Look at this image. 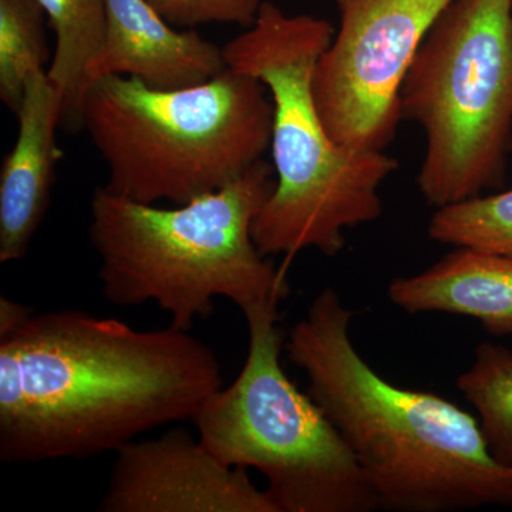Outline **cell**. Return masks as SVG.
Returning a JSON list of instances; mask_svg holds the SVG:
<instances>
[{
    "mask_svg": "<svg viewBox=\"0 0 512 512\" xmlns=\"http://www.w3.org/2000/svg\"><path fill=\"white\" fill-rule=\"evenodd\" d=\"M77 123L107 165V191L181 205L227 187L264 160L274 103L264 83L229 67L175 90L104 76L84 93Z\"/></svg>",
    "mask_w": 512,
    "mask_h": 512,
    "instance_id": "obj_5",
    "label": "cell"
},
{
    "mask_svg": "<svg viewBox=\"0 0 512 512\" xmlns=\"http://www.w3.org/2000/svg\"><path fill=\"white\" fill-rule=\"evenodd\" d=\"M227 67L222 47L195 30L175 29L147 0H106L94 80L133 77L153 89L175 90L208 82Z\"/></svg>",
    "mask_w": 512,
    "mask_h": 512,
    "instance_id": "obj_11",
    "label": "cell"
},
{
    "mask_svg": "<svg viewBox=\"0 0 512 512\" xmlns=\"http://www.w3.org/2000/svg\"><path fill=\"white\" fill-rule=\"evenodd\" d=\"M456 384L476 409L491 454L512 466V350L480 343L473 363Z\"/></svg>",
    "mask_w": 512,
    "mask_h": 512,
    "instance_id": "obj_14",
    "label": "cell"
},
{
    "mask_svg": "<svg viewBox=\"0 0 512 512\" xmlns=\"http://www.w3.org/2000/svg\"><path fill=\"white\" fill-rule=\"evenodd\" d=\"M279 305L245 312L248 355L192 419L198 439L232 467L255 468L278 512H370L379 498L342 434L286 375Z\"/></svg>",
    "mask_w": 512,
    "mask_h": 512,
    "instance_id": "obj_7",
    "label": "cell"
},
{
    "mask_svg": "<svg viewBox=\"0 0 512 512\" xmlns=\"http://www.w3.org/2000/svg\"><path fill=\"white\" fill-rule=\"evenodd\" d=\"M116 454L100 512H278L247 468L228 466L183 427Z\"/></svg>",
    "mask_w": 512,
    "mask_h": 512,
    "instance_id": "obj_9",
    "label": "cell"
},
{
    "mask_svg": "<svg viewBox=\"0 0 512 512\" xmlns=\"http://www.w3.org/2000/svg\"><path fill=\"white\" fill-rule=\"evenodd\" d=\"M222 386L220 360L190 330L33 313L0 338V460L116 453L147 431L194 419Z\"/></svg>",
    "mask_w": 512,
    "mask_h": 512,
    "instance_id": "obj_1",
    "label": "cell"
},
{
    "mask_svg": "<svg viewBox=\"0 0 512 512\" xmlns=\"http://www.w3.org/2000/svg\"><path fill=\"white\" fill-rule=\"evenodd\" d=\"M355 312L322 289L285 342L309 394L342 434L379 498L400 512L512 508V466L491 454L480 420L433 392L387 382L357 352Z\"/></svg>",
    "mask_w": 512,
    "mask_h": 512,
    "instance_id": "obj_2",
    "label": "cell"
},
{
    "mask_svg": "<svg viewBox=\"0 0 512 512\" xmlns=\"http://www.w3.org/2000/svg\"><path fill=\"white\" fill-rule=\"evenodd\" d=\"M456 0H338L339 28L319 57L313 97L330 137L384 151L396 138L400 87L417 50Z\"/></svg>",
    "mask_w": 512,
    "mask_h": 512,
    "instance_id": "obj_8",
    "label": "cell"
},
{
    "mask_svg": "<svg viewBox=\"0 0 512 512\" xmlns=\"http://www.w3.org/2000/svg\"><path fill=\"white\" fill-rule=\"evenodd\" d=\"M56 36V49L47 76L64 101V120L77 123L84 93L106 33V0H39Z\"/></svg>",
    "mask_w": 512,
    "mask_h": 512,
    "instance_id": "obj_13",
    "label": "cell"
},
{
    "mask_svg": "<svg viewBox=\"0 0 512 512\" xmlns=\"http://www.w3.org/2000/svg\"><path fill=\"white\" fill-rule=\"evenodd\" d=\"M170 25L194 29L208 23L252 26L262 0H147Z\"/></svg>",
    "mask_w": 512,
    "mask_h": 512,
    "instance_id": "obj_17",
    "label": "cell"
},
{
    "mask_svg": "<svg viewBox=\"0 0 512 512\" xmlns=\"http://www.w3.org/2000/svg\"><path fill=\"white\" fill-rule=\"evenodd\" d=\"M33 316L32 309L13 299L0 298V338L22 328Z\"/></svg>",
    "mask_w": 512,
    "mask_h": 512,
    "instance_id": "obj_18",
    "label": "cell"
},
{
    "mask_svg": "<svg viewBox=\"0 0 512 512\" xmlns=\"http://www.w3.org/2000/svg\"><path fill=\"white\" fill-rule=\"evenodd\" d=\"M46 19L39 0H0V100L12 113L29 77L49 62Z\"/></svg>",
    "mask_w": 512,
    "mask_h": 512,
    "instance_id": "obj_15",
    "label": "cell"
},
{
    "mask_svg": "<svg viewBox=\"0 0 512 512\" xmlns=\"http://www.w3.org/2000/svg\"><path fill=\"white\" fill-rule=\"evenodd\" d=\"M427 231L439 244L512 256V190L437 208Z\"/></svg>",
    "mask_w": 512,
    "mask_h": 512,
    "instance_id": "obj_16",
    "label": "cell"
},
{
    "mask_svg": "<svg viewBox=\"0 0 512 512\" xmlns=\"http://www.w3.org/2000/svg\"><path fill=\"white\" fill-rule=\"evenodd\" d=\"M400 116L423 130L417 185L440 208L505 180L512 144V0H456L421 43Z\"/></svg>",
    "mask_w": 512,
    "mask_h": 512,
    "instance_id": "obj_6",
    "label": "cell"
},
{
    "mask_svg": "<svg viewBox=\"0 0 512 512\" xmlns=\"http://www.w3.org/2000/svg\"><path fill=\"white\" fill-rule=\"evenodd\" d=\"M333 35L328 20L264 2L252 26L222 47L229 69L264 83L274 103L275 187L252 225L265 256L338 255L346 229L379 220L380 187L399 168L384 151L340 146L326 130L312 83Z\"/></svg>",
    "mask_w": 512,
    "mask_h": 512,
    "instance_id": "obj_3",
    "label": "cell"
},
{
    "mask_svg": "<svg viewBox=\"0 0 512 512\" xmlns=\"http://www.w3.org/2000/svg\"><path fill=\"white\" fill-rule=\"evenodd\" d=\"M387 295L410 315L467 316L490 335H512V256L456 248L420 274L393 279Z\"/></svg>",
    "mask_w": 512,
    "mask_h": 512,
    "instance_id": "obj_12",
    "label": "cell"
},
{
    "mask_svg": "<svg viewBox=\"0 0 512 512\" xmlns=\"http://www.w3.org/2000/svg\"><path fill=\"white\" fill-rule=\"evenodd\" d=\"M18 136L0 170V262L19 261L49 208L56 165V133L64 121L62 93L46 70L29 77L16 111Z\"/></svg>",
    "mask_w": 512,
    "mask_h": 512,
    "instance_id": "obj_10",
    "label": "cell"
},
{
    "mask_svg": "<svg viewBox=\"0 0 512 512\" xmlns=\"http://www.w3.org/2000/svg\"><path fill=\"white\" fill-rule=\"evenodd\" d=\"M274 187V165L265 160L227 187L173 208L97 187L89 239L100 258L103 295L117 306L154 302L183 330L210 318L217 298L242 313L279 305L291 293L284 269H276L252 237Z\"/></svg>",
    "mask_w": 512,
    "mask_h": 512,
    "instance_id": "obj_4",
    "label": "cell"
}]
</instances>
